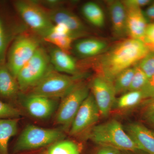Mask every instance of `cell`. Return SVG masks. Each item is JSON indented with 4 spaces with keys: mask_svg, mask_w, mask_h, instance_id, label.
Segmentation results:
<instances>
[{
    "mask_svg": "<svg viewBox=\"0 0 154 154\" xmlns=\"http://www.w3.org/2000/svg\"><path fill=\"white\" fill-rule=\"evenodd\" d=\"M143 42L130 38L123 39L102 54L86 59L87 65L96 75L113 82L120 73L138 63L149 52Z\"/></svg>",
    "mask_w": 154,
    "mask_h": 154,
    "instance_id": "obj_1",
    "label": "cell"
},
{
    "mask_svg": "<svg viewBox=\"0 0 154 154\" xmlns=\"http://www.w3.org/2000/svg\"><path fill=\"white\" fill-rule=\"evenodd\" d=\"M88 136L94 143L102 147L111 148L119 151H140L121 123L116 119L96 125Z\"/></svg>",
    "mask_w": 154,
    "mask_h": 154,
    "instance_id": "obj_2",
    "label": "cell"
},
{
    "mask_svg": "<svg viewBox=\"0 0 154 154\" xmlns=\"http://www.w3.org/2000/svg\"><path fill=\"white\" fill-rule=\"evenodd\" d=\"M12 5L14 11L26 25L42 38L53 26L47 10L38 2L17 0L12 2Z\"/></svg>",
    "mask_w": 154,
    "mask_h": 154,
    "instance_id": "obj_3",
    "label": "cell"
},
{
    "mask_svg": "<svg viewBox=\"0 0 154 154\" xmlns=\"http://www.w3.org/2000/svg\"><path fill=\"white\" fill-rule=\"evenodd\" d=\"M40 43L37 36L25 33H19L12 42L7 52L6 63L16 79L19 71L41 47Z\"/></svg>",
    "mask_w": 154,
    "mask_h": 154,
    "instance_id": "obj_4",
    "label": "cell"
},
{
    "mask_svg": "<svg viewBox=\"0 0 154 154\" xmlns=\"http://www.w3.org/2000/svg\"><path fill=\"white\" fill-rule=\"evenodd\" d=\"M85 77L84 74L69 75L52 69L42 81L32 88L30 95L57 99L62 98Z\"/></svg>",
    "mask_w": 154,
    "mask_h": 154,
    "instance_id": "obj_5",
    "label": "cell"
},
{
    "mask_svg": "<svg viewBox=\"0 0 154 154\" xmlns=\"http://www.w3.org/2000/svg\"><path fill=\"white\" fill-rule=\"evenodd\" d=\"M53 69L48 51L41 46L17 75L20 91L31 90Z\"/></svg>",
    "mask_w": 154,
    "mask_h": 154,
    "instance_id": "obj_6",
    "label": "cell"
},
{
    "mask_svg": "<svg viewBox=\"0 0 154 154\" xmlns=\"http://www.w3.org/2000/svg\"><path fill=\"white\" fill-rule=\"evenodd\" d=\"M65 135L60 130L29 125L20 134L14 147L15 152L40 148L63 140Z\"/></svg>",
    "mask_w": 154,
    "mask_h": 154,
    "instance_id": "obj_7",
    "label": "cell"
},
{
    "mask_svg": "<svg viewBox=\"0 0 154 154\" xmlns=\"http://www.w3.org/2000/svg\"><path fill=\"white\" fill-rule=\"evenodd\" d=\"M90 92L89 85L82 81L77 83L61 98L56 114V123L69 129L77 112Z\"/></svg>",
    "mask_w": 154,
    "mask_h": 154,
    "instance_id": "obj_8",
    "label": "cell"
},
{
    "mask_svg": "<svg viewBox=\"0 0 154 154\" xmlns=\"http://www.w3.org/2000/svg\"><path fill=\"white\" fill-rule=\"evenodd\" d=\"M89 86L100 116L107 117L113 110L116 99L113 83L104 77L96 75Z\"/></svg>",
    "mask_w": 154,
    "mask_h": 154,
    "instance_id": "obj_9",
    "label": "cell"
},
{
    "mask_svg": "<svg viewBox=\"0 0 154 154\" xmlns=\"http://www.w3.org/2000/svg\"><path fill=\"white\" fill-rule=\"evenodd\" d=\"M100 116L98 107L91 92L77 112L69 128V134L77 136L90 132Z\"/></svg>",
    "mask_w": 154,
    "mask_h": 154,
    "instance_id": "obj_10",
    "label": "cell"
},
{
    "mask_svg": "<svg viewBox=\"0 0 154 154\" xmlns=\"http://www.w3.org/2000/svg\"><path fill=\"white\" fill-rule=\"evenodd\" d=\"M20 33V29L14 15L5 3L0 2V63L6 62L9 48Z\"/></svg>",
    "mask_w": 154,
    "mask_h": 154,
    "instance_id": "obj_11",
    "label": "cell"
},
{
    "mask_svg": "<svg viewBox=\"0 0 154 154\" xmlns=\"http://www.w3.org/2000/svg\"><path fill=\"white\" fill-rule=\"evenodd\" d=\"M22 104L31 116L39 119L50 117L57 107L56 99L37 95H29L24 97Z\"/></svg>",
    "mask_w": 154,
    "mask_h": 154,
    "instance_id": "obj_12",
    "label": "cell"
},
{
    "mask_svg": "<svg viewBox=\"0 0 154 154\" xmlns=\"http://www.w3.org/2000/svg\"><path fill=\"white\" fill-rule=\"evenodd\" d=\"M47 11L54 25L61 24L66 26L76 39L86 36L89 33L88 28L82 21L69 10L62 8Z\"/></svg>",
    "mask_w": 154,
    "mask_h": 154,
    "instance_id": "obj_13",
    "label": "cell"
},
{
    "mask_svg": "<svg viewBox=\"0 0 154 154\" xmlns=\"http://www.w3.org/2000/svg\"><path fill=\"white\" fill-rule=\"evenodd\" d=\"M125 130L140 151L148 154H154V131L138 122L128 124Z\"/></svg>",
    "mask_w": 154,
    "mask_h": 154,
    "instance_id": "obj_14",
    "label": "cell"
},
{
    "mask_svg": "<svg viewBox=\"0 0 154 154\" xmlns=\"http://www.w3.org/2000/svg\"><path fill=\"white\" fill-rule=\"evenodd\" d=\"M48 53L51 66L56 71L69 75L81 74L79 63L70 54L54 46L50 49Z\"/></svg>",
    "mask_w": 154,
    "mask_h": 154,
    "instance_id": "obj_15",
    "label": "cell"
},
{
    "mask_svg": "<svg viewBox=\"0 0 154 154\" xmlns=\"http://www.w3.org/2000/svg\"><path fill=\"white\" fill-rule=\"evenodd\" d=\"M20 92L17 79L6 62L0 63V99L9 103L16 100Z\"/></svg>",
    "mask_w": 154,
    "mask_h": 154,
    "instance_id": "obj_16",
    "label": "cell"
},
{
    "mask_svg": "<svg viewBox=\"0 0 154 154\" xmlns=\"http://www.w3.org/2000/svg\"><path fill=\"white\" fill-rule=\"evenodd\" d=\"M127 34L129 38L143 41L149 23L141 9H126Z\"/></svg>",
    "mask_w": 154,
    "mask_h": 154,
    "instance_id": "obj_17",
    "label": "cell"
},
{
    "mask_svg": "<svg viewBox=\"0 0 154 154\" xmlns=\"http://www.w3.org/2000/svg\"><path fill=\"white\" fill-rule=\"evenodd\" d=\"M110 14L112 33L116 38H122L127 36V11L122 1H107Z\"/></svg>",
    "mask_w": 154,
    "mask_h": 154,
    "instance_id": "obj_18",
    "label": "cell"
},
{
    "mask_svg": "<svg viewBox=\"0 0 154 154\" xmlns=\"http://www.w3.org/2000/svg\"><path fill=\"white\" fill-rule=\"evenodd\" d=\"M54 46L70 54L72 43L75 40L68 28L62 24H54L50 31L43 38Z\"/></svg>",
    "mask_w": 154,
    "mask_h": 154,
    "instance_id": "obj_19",
    "label": "cell"
},
{
    "mask_svg": "<svg viewBox=\"0 0 154 154\" xmlns=\"http://www.w3.org/2000/svg\"><path fill=\"white\" fill-rule=\"evenodd\" d=\"M106 42L96 38H85L77 41L73 49L80 57L86 59L95 57L102 54L108 48Z\"/></svg>",
    "mask_w": 154,
    "mask_h": 154,
    "instance_id": "obj_20",
    "label": "cell"
},
{
    "mask_svg": "<svg viewBox=\"0 0 154 154\" xmlns=\"http://www.w3.org/2000/svg\"><path fill=\"white\" fill-rule=\"evenodd\" d=\"M19 119H0V154H9L10 140L17 134Z\"/></svg>",
    "mask_w": 154,
    "mask_h": 154,
    "instance_id": "obj_21",
    "label": "cell"
},
{
    "mask_svg": "<svg viewBox=\"0 0 154 154\" xmlns=\"http://www.w3.org/2000/svg\"><path fill=\"white\" fill-rule=\"evenodd\" d=\"M82 13L88 22L95 27L102 28L105 25V14L97 3L93 2L85 3L82 7Z\"/></svg>",
    "mask_w": 154,
    "mask_h": 154,
    "instance_id": "obj_22",
    "label": "cell"
},
{
    "mask_svg": "<svg viewBox=\"0 0 154 154\" xmlns=\"http://www.w3.org/2000/svg\"><path fill=\"white\" fill-rule=\"evenodd\" d=\"M144 100L141 91H128L116 99L113 109L119 110H128L136 107Z\"/></svg>",
    "mask_w": 154,
    "mask_h": 154,
    "instance_id": "obj_23",
    "label": "cell"
},
{
    "mask_svg": "<svg viewBox=\"0 0 154 154\" xmlns=\"http://www.w3.org/2000/svg\"><path fill=\"white\" fill-rule=\"evenodd\" d=\"M134 66L122 72L113 81V87L116 95L123 94L129 91L134 74Z\"/></svg>",
    "mask_w": 154,
    "mask_h": 154,
    "instance_id": "obj_24",
    "label": "cell"
},
{
    "mask_svg": "<svg viewBox=\"0 0 154 154\" xmlns=\"http://www.w3.org/2000/svg\"><path fill=\"white\" fill-rule=\"evenodd\" d=\"M79 146L71 141L62 140L57 142L48 150L47 154H80Z\"/></svg>",
    "mask_w": 154,
    "mask_h": 154,
    "instance_id": "obj_25",
    "label": "cell"
},
{
    "mask_svg": "<svg viewBox=\"0 0 154 154\" xmlns=\"http://www.w3.org/2000/svg\"><path fill=\"white\" fill-rule=\"evenodd\" d=\"M134 74L130 87V91H141L147 82L149 78L137 64L135 65Z\"/></svg>",
    "mask_w": 154,
    "mask_h": 154,
    "instance_id": "obj_26",
    "label": "cell"
},
{
    "mask_svg": "<svg viewBox=\"0 0 154 154\" xmlns=\"http://www.w3.org/2000/svg\"><path fill=\"white\" fill-rule=\"evenodd\" d=\"M21 116L20 110L0 99V119H19Z\"/></svg>",
    "mask_w": 154,
    "mask_h": 154,
    "instance_id": "obj_27",
    "label": "cell"
},
{
    "mask_svg": "<svg viewBox=\"0 0 154 154\" xmlns=\"http://www.w3.org/2000/svg\"><path fill=\"white\" fill-rule=\"evenodd\" d=\"M137 64L149 79L154 75V51H149Z\"/></svg>",
    "mask_w": 154,
    "mask_h": 154,
    "instance_id": "obj_28",
    "label": "cell"
},
{
    "mask_svg": "<svg viewBox=\"0 0 154 154\" xmlns=\"http://www.w3.org/2000/svg\"><path fill=\"white\" fill-rule=\"evenodd\" d=\"M143 42L149 51H154V22L148 24Z\"/></svg>",
    "mask_w": 154,
    "mask_h": 154,
    "instance_id": "obj_29",
    "label": "cell"
},
{
    "mask_svg": "<svg viewBox=\"0 0 154 154\" xmlns=\"http://www.w3.org/2000/svg\"><path fill=\"white\" fill-rule=\"evenodd\" d=\"M152 1L150 0H124L122 1L126 9H141L148 6Z\"/></svg>",
    "mask_w": 154,
    "mask_h": 154,
    "instance_id": "obj_30",
    "label": "cell"
},
{
    "mask_svg": "<svg viewBox=\"0 0 154 154\" xmlns=\"http://www.w3.org/2000/svg\"><path fill=\"white\" fill-rule=\"evenodd\" d=\"M141 91L145 100L154 98V75L149 79Z\"/></svg>",
    "mask_w": 154,
    "mask_h": 154,
    "instance_id": "obj_31",
    "label": "cell"
},
{
    "mask_svg": "<svg viewBox=\"0 0 154 154\" xmlns=\"http://www.w3.org/2000/svg\"><path fill=\"white\" fill-rule=\"evenodd\" d=\"M142 110L146 118L154 114V98L144 100Z\"/></svg>",
    "mask_w": 154,
    "mask_h": 154,
    "instance_id": "obj_32",
    "label": "cell"
},
{
    "mask_svg": "<svg viewBox=\"0 0 154 154\" xmlns=\"http://www.w3.org/2000/svg\"><path fill=\"white\" fill-rule=\"evenodd\" d=\"M144 14L149 23L154 22V1H152L147 7L144 11Z\"/></svg>",
    "mask_w": 154,
    "mask_h": 154,
    "instance_id": "obj_33",
    "label": "cell"
},
{
    "mask_svg": "<svg viewBox=\"0 0 154 154\" xmlns=\"http://www.w3.org/2000/svg\"><path fill=\"white\" fill-rule=\"evenodd\" d=\"M120 151L111 148L102 147L97 154H120Z\"/></svg>",
    "mask_w": 154,
    "mask_h": 154,
    "instance_id": "obj_34",
    "label": "cell"
},
{
    "mask_svg": "<svg viewBox=\"0 0 154 154\" xmlns=\"http://www.w3.org/2000/svg\"><path fill=\"white\" fill-rule=\"evenodd\" d=\"M147 119L149 123L154 128V114L146 118Z\"/></svg>",
    "mask_w": 154,
    "mask_h": 154,
    "instance_id": "obj_35",
    "label": "cell"
},
{
    "mask_svg": "<svg viewBox=\"0 0 154 154\" xmlns=\"http://www.w3.org/2000/svg\"><path fill=\"white\" fill-rule=\"evenodd\" d=\"M120 154H122L120 153Z\"/></svg>",
    "mask_w": 154,
    "mask_h": 154,
    "instance_id": "obj_36",
    "label": "cell"
}]
</instances>
